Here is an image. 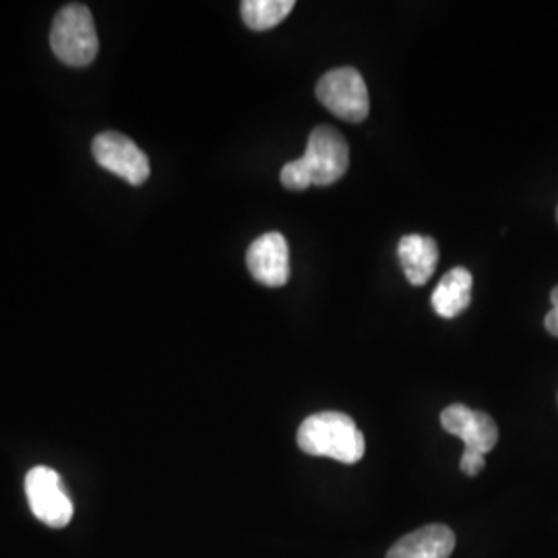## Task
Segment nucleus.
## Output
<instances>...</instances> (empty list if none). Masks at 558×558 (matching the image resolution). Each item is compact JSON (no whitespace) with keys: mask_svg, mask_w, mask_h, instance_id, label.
Returning <instances> with one entry per match:
<instances>
[{"mask_svg":"<svg viewBox=\"0 0 558 558\" xmlns=\"http://www.w3.org/2000/svg\"><path fill=\"white\" fill-rule=\"evenodd\" d=\"M350 166V147L333 126L320 124L313 129L306 151L299 160L281 168V184L290 191H306L311 186H329L338 182Z\"/></svg>","mask_w":558,"mask_h":558,"instance_id":"f257e3e1","label":"nucleus"},{"mask_svg":"<svg viewBox=\"0 0 558 558\" xmlns=\"http://www.w3.org/2000/svg\"><path fill=\"white\" fill-rule=\"evenodd\" d=\"M300 451L313 458H329L341 463H359L366 451V440L356 422L341 412H319L300 424Z\"/></svg>","mask_w":558,"mask_h":558,"instance_id":"f03ea898","label":"nucleus"},{"mask_svg":"<svg viewBox=\"0 0 558 558\" xmlns=\"http://www.w3.org/2000/svg\"><path fill=\"white\" fill-rule=\"evenodd\" d=\"M50 46L57 59L69 66L92 64L100 50L92 11L81 2L62 7L50 32Z\"/></svg>","mask_w":558,"mask_h":558,"instance_id":"7ed1b4c3","label":"nucleus"},{"mask_svg":"<svg viewBox=\"0 0 558 558\" xmlns=\"http://www.w3.org/2000/svg\"><path fill=\"white\" fill-rule=\"evenodd\" d=\"M317 98L338 119L359 124L371 112L366 83L356 69L341 66L325 73L317 83Z\"/></svg>","mask_w":558,"mask_h":558,"instance_id":"20e7f679","label":"nucleus"},{"mask_svg":"<svg viewBox=\"0 0 558 558\" xmlns=\"http://www.w3.org/2000/svg\"><path fill=\"white\" fill-rule=\"evenodd\" d=\"M25 493L32 513L50 527H64L73 519V502L69 499L60 476L46 465L29 470L25 478Z\"/></svg>","mask_w":558,"mask_h":558,"instance_id":"39448f33","label":"nucleus"},{"mask_svg":"<svg viewBox=\"0 0 558 558\" xmlns=\"http://www.w3.org/2000/svg\"><path fill=\"white\" fill-rule=\"evenodd\" d=\"M92 154L101 168L126 180L133 186H141L151 174L149 160L137 147V143L114 131L98 135L92 145Z\"/></svg>","mask_w":558,"mask_h":558,"instance_id":"423d86ee","label":"nucleus"},{"mask_svg":"<svg viewBox=\"0 0 558 558\" xmlns=\"http://www.w3.org/2000/svg\"><path fill=\"white\" fill-rule=\"evenodd\" d=\"M440 424L449 435L463 440L465 451H476V453L486 456L499 442L497 422L488 414L476 412L461 403H453V405L445 408L440 414Z\"/></svg>","mask_w":558,"mask_h":558,"instance_id":"0eeeda50","label":"nucleus"},{"mask_svg":"<svg viewBox=\"0 0 558 558\" xmlns=\"http://www.w3.org/2000/svg\"><path fill=\"white\" fill-rule=\"evenodd\" d=\"M246 267L251 276L267 288H281L290 279V251L279 232H267L246 251Z\"/></svg>","mask_w":558,"mask_h":558,"instance_id":"6e6552de","label":"nucleus"},{"mask_svg":"<svg viewBox=\"0 0 558 558\" xmlns=\"http://www.w3.org/2000/svg\"><path fill=\"white\" fill-rule=\"evenodd\" d=\"M456 550V534L440 523L424 525L398 539L387 558H449Z\"/></svg>","mask_w":558,"mask_h":558,"instance_id":"1a4fd4ad","label":"nucleus"},{"mask_svg":"<svg viewBox=\"0 0 558 558\" xmlns=\"http://www.w3.org/2000/svg\"><path fill=\"white\" fill-rule=\"evenodd\" d=\"M399 263L412 286H424L433 278L439 263V246L433 239L408 234L399 240Z\"/></svg>","mask_w":558,"mask_h":558,"instance_id":"9d476101","label":"nucleus"},{"mask_svg":"<svg viewBox=\"0 0 558 558\" xmlns=\"http://www.w3.org/2000/svg\"><path fill=\"white\" fill-rule=\"evenodd\" d=\"M472 286L474 278L465 267H456L449 274H445L430 299L435 313L442 319L459 317L470 306Z\"/></svg>","mask_w":558,"mask_h":558,"instance_id":"9b49d317","label":"nucleus"},{"mask_svg":"<svg viewBox=\"0 0 558 558\" xmlns=\"http://www.w3.org/2000/svg\"><path fill=\"white\" fill-rule=\"evenodd\" d=\"M294 7V0H244L240 4V15L248 29L265 32L286 20Z\"/></svg>","mask_w":558,"mask_h":558,"instance_id":"f8f14e48","label":"nucleus"},{"mask_svg":"<svg viewBox=\"0 0 558 558\" xmlns=\"http://www.w3.org/2000/svg\"><path fill=\"white\" fill-rule=\"evenodd\" d=\"M484 456L476 453V451H463L459 468L465 476H478L480 470H484Z\"/></svg>","mask_w":558,"mask_h":558,"instance_id":"ddd939ff","label":"nucleus"},{"mask_svg":"<svg viewBox=\"0 0 558 558\" xmlns=\"http://www.w3.org/2000/svg\"><path fill=\"white\" fill-rule=\"evenodd\" d=\"M550 300H553V306H555V308L546 315V319H544V327H546V331H548V333H553L555 338H558V286L553 290Z\"/></svg>","mask_w":558,"mask_h":558,"instance_id":"4468645a","label":"nucleus"},{"mask_svg":"<svg viewBox=\"0 0 558 558\" xmlns=\"http://www.w3.org/2000/svg\"><path fill=\"white\" fill-rule=\"evenodd\" d=\"M557 220H558V209H557Z\"/></svg>","mask_w":558,"mask_h":558,"instance_id":"2eb2a0df","label":"nucleus"}]
</instances>
